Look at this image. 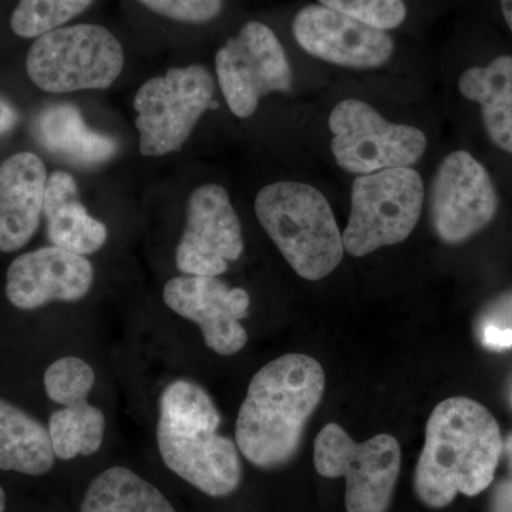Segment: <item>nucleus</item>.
<instances>
[{
	"mask_svg": "<svg viewBox=\"0 0 512 512\" xmlns=\"http://www.w3.org/2000/svg\"><path fill=\"white\" fill-rule=\"evenodd\" d=\"M503 453V434L487 407L470 397L443 400L427 421L414 471L417 497L434 510L458 494L476 497L493 483Z\"/></svg>",
	"mask_w": 512,
	"mask_h": 512,
	"instance_id": "obj_1",
	"label": "nucleus"
},
{
	"mask_svg": "<svg viewBox=\"0 0 512 512\" xmlns=\"http://www.w3.org/2000/svg\"><path fill=\"white\" fill-rule=\"evenodd\" d=\"M325 386L322 365L302 353H288L258 370L239 407L235 427L239 453L264 470L292 461Z\"/></svg>",
	"mask_w": 512,
	"mask_h": 512,
	"instance_id": "obj_2",
	"label": "nucleus"
},
{
	"mask_svg": "<svg viewBox=\"0 0 512 512\" xmlns=\"http://www.w3.org/2000/svg\"><path fill=\"white\" fill-rule=\"evenodd\" d=\"M221 414L204 387L174 380L158 402L157 444L168 470L212 498L238 490L242 463L237 443L221 436Z\"/></svg>",
	"mask_w": 512,
	"mask_h": 512,
	"instance_id": "obj_3",
	"label": "nucleus"
},
{
	"mask_svg": "<svg viewBox=\"0 0 512 512\" xmlns=\"http://www.w3.org/2000/svg\"><path fill=\"white\" fill-rule=\"evenodd\" d=\"M259 224L306 281L332 274L345 255L342 232L325 195L299 181L266 185L255 198Z\"/></svg>",
	"mask_w": 512,
	"mask_h": 512,
	"instance_id": "obj_4",
	"label": "nucleus"
},
{
	"mask_svg": "<svg viewBox=\"0 0 512 512\" xmlns=\"http://www.w3.org/2000/svg\"><path fill=\"white\" fill-rule=\"evenodd\" d=\"M124 60L123 46L109 29L83 23L37 37L26 57V72L47 93L104 90L119 79Z\"/></svg>",
	"mask_w": 512,
	"mask_h": 512,
	"instance_id": "obj_5",
	"label": "nucleus"
},
{
	"mask_svg": "<svg viewBox=\"0 0 512 512\" xmlns=\"http://www.w3.org/2000/svg\"><path fill=\"white\" fill-rule=\"evenodd\" d=\"M424 194L423 178L412 167L357 175L342 234L345 252L362 258L402 244L419 224Z\"/></svg>",
	"mask_w": 512,
	"mask_h": 512,
	"instance_id": "obj_6",
	"label": "nucleus"
},
{
	"mask_svg": "<svg viewBox=\"0 0 512 512\" xmlns=\"http://www.w3.org/2000/svg\"><path fill=\"white\" fill-rule=\"evenodd\" d=\"M214 94V79L201 64L173 67L147 80L134 97L141 156L180 151L201 117L214 107Z\"/></svg>",
	"mask_w": 512,
	"mask_h": 512,
	"instance_id": "obj_7",
	"label": "nucleus"
},
{
	"mask_svg": "<svg viewBox=\"0 0 512 512\" xmlns=\"http://www.w3.org/2000/svg\"><path fill=\"white\" fill-rule=\"evenodd\" d=\"M313 463L320 476L346 478L348 512H387L402 466L399 441L377 434L357 443L336 423L320 430Z\"/></svg>",
	"mask_w": 512,
	"mask_h": 512,
	"instance_id": "obj_8",
	"label": "nucleus"
},
{
	"mask_svg": "<svg viewBox=\"0 0 512 512\" xmlns=\"http://www.w3.org/2000/svg\"><path fill=\"white\" fill-rule=\"evenodd\" d=\"M330 150L346 173L366 175L419 163L427 150L420 128L392 123L366 101L346 99L329 116Z\"/></svg>",
	"mask_w": 512,
	"mask_h": 512,
	"instance_id": "obj_9",
	"label": "nucleus"
},
{
	"mask_svg": "<svg viewBox=\"0 0 512 512\" xmlns=\"http://www.w3.org/2000/svg\"><path fill=\"white\" fill-rule=\"evenodd\" d=\"M222 96L238 119L254 116L259 101L272 93L291 92L293 74L284 46L261 22L245 23L215 55Z\"/></svg>",
	"mask_w": 512,
	"mask_h": 512,
	"instance_id": "obj_10",
	"label": "nucleus"
},
{
	"mask_svg": "<svg viewBox=\"0 0 512 512\" xmlns=\"http://www.w3.org/2000/svg\"><path fill=\"white\" fill-rule=\"evenodd\" d=\"M429 194L431 227L447 245L464 244L476 237L495 220L500 208L493 177L466 150L443 158Z\"/></svg>",
	"mask_w": 512,
	"mask_h": 512,
	"instance_id": "obj_11",
	"label": "nucleus"
},
{
	"mask_svg": "<svg viewBox=\"0 0 512 512\" xmlns=\"http://www.w3.org/2000/svg\"><path fill=\"white\" fill-rule=\"evenodd\" d=\"M241 221L222 185L204 184L188 198L175 265L184 275L220 276L244 254Z\"/></svg>",
	"mask_w": 512,
	"mask_h": 512,
	"instance_id": "obj_12",
	"label": "nucleus"
},
{
	"mask_svg": "<svg viewBox=\"0 0 512 512\" xmlns=\"http://www.w3.org/2000/svg\"><path fill=\"white\" fill-rule=\"evenodd\" d=\"M168 309L197 323L205 345L221 356H232L247 346L248 332L242 325L251 308V296L231 288L218 276L183 275L164 286Z\"/></svg>",
	"mask_w": 512,
	"mask_h": 512,
	"instance_id": "obj_13",
	"label": "nucleus"
},
{
	"mask_svg": "<svg viewBox=\"0 0 512 512\" xmlns=\"http://www.w3.org/2000/svg\"><path fill=\"white\" fill-rule=\"evenodd\" d=\"M43 383L49 399L63 406L49 420L56 458L69 461L93 456L100 450L106 431L103 412L89 403L96 383L93 367L80 357H62L47 367Z\"/></svg>",
	"mask_w": 512,
	"mask_h": 512,
	"instance_id": "obj_14",
	"label": "nucleus"
},
{
	"mask_svg": "<svg viewBox=\"0 0 512 512\" xmlns=\"http://www.w3.org/2000/svg\"><path fill=\"white\" fill-rule=\"evenodd\" d=\"M292 33L308 55L348 69H377L394 53L393 39L384 30L322 5L299 10Z\"/></svg>",
	"mask_w": 512,
	"mask_h": 512,
	"instance_id": "obj_15",
	"label": "nucleus"
},
{
	"mask_svg": "<svg viewBox=\"0 0 512 512\" xmlns=\"http://www.w3.org/2000/svg\"><path fill=\"white\" fill-rule=\"evenodd\" d=\"M94 268L86 256L67 249L45 247L26 252L10 264L6 296L23 311L50 302H79L92 291Z\"/></svg>",
	"mask_w": 512,
	"mask_h": 512,
	"instance_id": "obj_16",
	"label": "nucleus"
},
{
	"mask_svg": "<svg viewBox=\"0 0 512 512\" xmlns=\"http://www.w3.org/2000/svg\"><path fill=\"white\" fill-rule=\"evenodd\" d=\"M47 178L42 158L29 151L0 164V251H19L36 234Z\"/></svg>",
	"mask_w": 512,
	"mask_h": 512,
	"instance_id": "obj_17",
	"label": "nucleus"
},
{
	"mask_svg": "<svg viewBox=\"0 0 512 512\" xmlns=\"http://www.w3.org/2000/svg\"><path fill=\"white\" fill-rule=\"evenodd\" d=\"M43 215L52 245L74 254H96L109 238L106 225L79 200L76 180L66 171H55L47 178Z\"/></svg>",
	"mask_w": 512,
	"mask_h": 512,
	"instance_id": "obj_18",
	"label": "nucleus"
},
{
	"mask_svg": "<svg viewBox=\"0 0 512 512\" xmlns=\"http://www.w3.org/2000/svg\"><path fill=\"white\" fill-rule=\"evenodd\" d=\"M458 92L480 109L491 143L512 154V56H497L484 66L464 70Z\"/></svg>",
	"mask_w": 512,
	"mask_h": 512,
	"instance_id": "obj_19",
	"label": "nucleus"
},
{
	"mask_svg": "<svg viewBox=\"0 0 512 512\" xmlns=\"http://www.w3.org/2000/svg\"><path fill=\"white\" fill-rule=\"evenodd\" d=\"M37 143L50 153L82 167H94L116 156L117 143L87 126L82 111L72 104H55L35 120Z\"/></svg>",
	"mask_w": 512,
	"mask_h": 512,
	"instance_id": "obj_20",
	"label": "nucleus"
},
{
	"mask_svg": "<svg viewBox=\"0 0 512 512\" xmlns=\"http://www.w3.org/2000/svg\"><path fill=\"white\" fill-rule=\"evenodd\" d=\"M49 429L15 404L0 399V470L43 476L55 466Z\"/></svg>",
	"mask_w": 512,
	"mask_h": 512,
	"instance_id": "obj_21",
	"label": "nucleus"
},
{
	"mask_svg": "<svg viewBox=\"0 0 512 512\" xmlns=\"http://www.w3.org/2000/svg\"><path fill=\"white\" fill-rule=\"evenodd\" d=\"M80 512L177 511L157 487L130 468L110 467L90 483Z\"/></svg>",
	"mask_w": 512,
	"mask_h": 512,
	"instance_id": "obj_22",
	"label": "nucleus"
},
{
	"mask_svg": "<svg viewBox=\"0 0 512 512\" xmlns=\"http://www.w3.org/2000/svg\"><path fill=\"white\" fill-rule=\"evenodd\" d=\"M92 3L93 0H19L10 16V28L23 39H37L63 28Z\"/></svg>",
	"mask_w": 512,
	"mask_h": 512,
	"instance_id": "obj_23",
	"label": "nucleus"
},
{
	"mask_svg": "<svg viewBox=\"0 0 512 512\" xmlns=\"http://www.w3.org/2000/svg\"><path fill=\"white\" fill-rule=\"evenodd\" d=\"M319 5L384 32L399 28L407 18L404 0H319Z\"/></svg>",
	"mask_w": 512,
	"mask_h": 512,
	"instance_id": "obj_24",
	"label": "nucleus"
},
{
	"mask_svg": "<svg viewBox=\"0 0 512 512\" xmlns=\"http://www.w3.org/2000/svg\"><path fill=\"white\" fill-rule=\"evenodd\" d=\"M138 3L175 22L202 25L217 19L224 8V0H137Z\"/></svg>",
	"mask_w": 512,
	"mask_h": 512,
	"instance_id": "obj_25",
	"label": "nucleus"
},
{
	"mask_svg": "<svg viewBox=\"0 0 512 512\" xmlns=\"http://www.w3.org/2000/svg\"><path fill=\"white\" fill-rule=\"evenodd\" d=\"M481 340L485 348L501 352L512 348V326L501 328L493 322L485 323L483 332H481Z\"/></svg>",
	"mask_w": 512,
	"mask_h": 512,
	"instance_id": "obj_26",
	"label": "nucleus"
},
{
	"mask_svg": "<svg viewBox=\"0 0 512 512\" xmlns=\"http://www.w3.org/2000/svg\"><path fill=\"white\" fill-rule=\"evenodd\" d=\"M490 512H512V478L501 481L495 487Z\"/></svg>",
	"mask_w": 512,
	"mask_h": 512,
	"instance_id": "obj_27",
	"label": "nucleus"
},
{
	"mask_svg": "<svg viewBox=\"0 0 512 512\" xmlns=\"http://www.w3.org/2000/svg\"><path fill=\"white\" fill-rule=\"evenodd\" d=\"M19 114L8 100L0 96V136L9 133L18 124Z\"/></svg>",
	"mask_w": 512,
	"mask_h": 512,
	"instance_id": "obj_28",
	"label": "nucleus"
},
{
	"mask_svg": "<svg viewBox=\"0 0 512 512\" xmlns=\"http://www.w3.org/2000/svg\"><path fill=\"white\" fill-rule=\"evenodd\" d=\"M500 3L505 23H507V26L510 28L512 33V0H500Z\"/></svg>",
	"mask_w": 512,
	"mask_h": 512,
	"instance_id": "obj_29",
	"label": "nucleus"
},
{
	"mask_svg": "<svg viewBox=\"0 0 512 512\" xmlns=\"http://www.w3.org/2000/svg\"><path fill=\"white\" fill-rule=\"evenodd\" d=\"M504 453L508 458V464H510V468L512 471V433L507 437L504 441Z\"/></svg>",
	"mask_w": 512,
	"mask_h": 512,
	"instance_id": "obj_30",
	"label": "nucleus"
},
{
	"mask_svg": "<svg viewBox=\"0 0 512 512\" xmlns=\"http://www.w3.org/2000/svg\"><path fill=\"white\" fill-rule=\"evenodd\" d=\"M6 510V494L3 491V488L0 487V512H5Z\"/></svg>",
	"mask_w": 512,
	"mask_h": 512,
	"instance_id": "obj_31",
	"label": "nucleus"
}]
</instances>
